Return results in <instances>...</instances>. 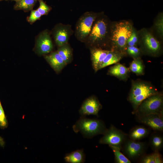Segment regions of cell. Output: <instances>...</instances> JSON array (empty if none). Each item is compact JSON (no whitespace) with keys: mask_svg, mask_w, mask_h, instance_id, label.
<instances>
[{"mask_svg":"<svg viewBox=\"0 0 163 163\" xmlns=\"http://www.w3.org/2000/svg\"><path fill=\"white\" fill-rule=\"evenodd\" d=\"M133 27L128 21H123L110 26L109 42L110 50L119 52L125 55L127 47V40L132 33Z\"/></svg>","mask_w":163,"mask_h":163,"instance_id":"cell-1","label":"cell"},{"mask_svg":"<svg viewBox=\"0 0 163 163\" xmlns=\"http://www.w3.org/2000/svg\"><path fill=\"white\" fill-rule=\"evenodd\" d=\"M110 26L106 18L99 15L94 21L85 42L92 47L101 48L109 42Z\"/></svg>","mask_w":163,"mask_h":163,"instance_id":"cell-2","label":"cell"},{"mask_svg":"<svg viewBox=\"0 0 163 163\" xmlns=\"http://www.w3.org/2000/svg\"><path fill=\"white\" fill-rule=\"evenodd\" d=\"M160 92L150 82L140 79L132 80L127 100L132 106L133 113L143 100Z\"/></svg>","mask_w":163,"mask_h":163,"instance_id":"cell-3","label":"cell"},{"mask_svg":"<svg viewBox=\"0 0 163 163\" xmlns=\"http://www.w3.org/2000/svg\"><path fill=\"white\" fill-rule=\"evenodd\" d=\"M75 133L80 132L85 137L91 138L99 134H104L107 129L100 120L87 118L82 116L72 126Z\"/></svg>","mask_w":163,"mask_h":163,"instance_id":"cell-4","label":"cell"},{"mask_svg":"<svg viewBox=\"0 0 163 163\" xmlns=\"http://www.w3.org/2000/svg\"><path fill=\"white\" fill-rule=\"evenodd\" d=\"M137 116L151 114L163 116V94L162 92L143 100L133 113Z\"/></svg>","mask_w":163,"mask_h":163,"instance_id":"cell-5","label":"cell"},{"mask_svg":"<svg viewBox=\"0 0 163 163\" xmlns=\"http://www.w3.org/2000/svg\"><path fill=\"white\" fill-rule=\"evenodd\" d=\"M99 14L93 11H87L80 17L76 23L75 30V36L78 40L85 42L94 21Z\"/></svg>","mask_w":163,"mask_h":163,"instance_id":"cell-6","label":"cell"},{"mask_svg":"<svg viewBox=\"0 0 163 163\" xmlns=\"http://www.w3.org/2000/svg\"><path fill=\"white\" fill-rule=\"evenodd\" d=\"M141 33L140 49L142 53L154 57L159 56L161 52L159 42L147 30H143Z\"/></svg>","mask_w":163,"mask_h":163,"instance_id":"cell-7","label":"cell"},{"mask_svg":"<svg viewBox=\"0 0 163 163\" xmlns=\"http://www.w3.org/2000/svg\"><path fill=\"white\" fill-rule=\"evenodd\" d=\"M103 135L99 140L100 143L108 144L109 146H115L121 149L126 140V134L112 125L109 129H107Z\"/></svg>","mask_w":163,"mask_h":163,"instance_id":"cell-8","label":"cell"},{"mask_svg":"<svg viewBox=\"0 0 163 163\" xmlns=\"http://www.w3.org/2000/svg\"><path fill=\"white\" fill-rule=\"evenodd\" d=\"M123 147V151L126 155L131 159H135L144 153L146 148L145 143L130 139L126 140Z\"/></svg>","mask_w":163,"mask_h":163,"instance_id":"cell-9","label":"cell"},{"mask_svg":"<svg viewBox=\"0 0 163 163\" xmlns=\"http://www.w3.org/2000/svg\"><path fill=\"white\" fill-rule=\"evenodd\" d=\"M102 106L97 98L94 96L86 99L82 103L79 113L82 116L93 115L98 116V113Z\"/></svg>","mask_w":163,"mask_h":163,"instance_id":"cell-10","label":"cell"},{"mask_svg":"<svg viewBox=\"0 0 163 163\" xmlns=\"http://www.w3.org/2000/svg\"><path fill=\"white\" fill-rule=\"evenodd\" d=\"M73 33L71 25L60 24L55 28L53 35L55 42L59 47L68 43L70 36Z\"/></svg>","mask_w":163,"mask_h":163,"instance_id":"cell-11","label":"cell"},{"mask_svg":"<svg viewBox=\"0 0 163 163\" xmlns=\"http://www.w3.org/2000/svg\"><path fill=\"white\" fill-rule=\"evenodd\" d=\"M138 122L143 124L154 131L163 130V116L151 114L137 116Z\"/></svg>","mask_w":163,"mask_h":163,"instance_id":"cell-12","label":"cell"},{"mask_svg":"<svg viewBox=\"0 0 163 163\" xmlns=\"http://www.w3.org/2000/svg\"><path fill=\"white\" fill-rule=\"evenodd\" d=\"M37 48L40 54H46L50 52L53 49V44L50 34L46 31L42 33L37 41Z\"/></svg>","mask_w":163,"mask_h":163,"instance_id":"cell-13","label":"cell"},{"mask_svg":"<svg viewBox=\"0 0 163 163\" xmlns=\"http://www.w3.org/2000/svg\"><path fill=\"white\" fill-rule=\"evenodd\" d=\"M109 50L101 48L92 47L90 49L92 65L95 72L99 70L102 62L107 54Z\"/></svg>","mask_w":163,"mask_h":163,"instance_id":"cell-14","label":"cell"},{"mask_svg":"<svg viewBox=\"0 0 163 163\" xmlns=\"http://www.w3.org/2000/svg\"><path fill=\"white\" fill-rule=\"evenodd\" d=\"M130 72L128 68L118 62L109 69L107 74L126 81L129 77Z\"/></svg>","mask_w":163,"mask_h":163,"instance_id":"cell-15","label":"cell"},{"mask_svg":"<svg viewBox=\"0 0 163 163\" xmlns=\"http://www.w3.org/2000/svg\"><path fill=\"white\" fill-rule=\"evenodd\" d=\"M44 57L54 70L60 72L66 65L57 52H53Z\"/></svg>","mask_w":163,"mask_h":163,"instance_id":"cell-16","label":"cell"},{"mask_svg":"<svg viewBox=\"0 0 163 163\" xmlns=\"http://www.w3.org/2000/svg\"><path fill=\"white\" fill-rule=\"evenodd\" d=\"M125 56L124 54L119 52L109 50L100 67L99 70L108 66L118 63Z\"/></svg>","mask_w":163,"mask_h":163,"instance_id":"cell-17","label":"cell"},{"mask_svg":"<svg viewBox=\"0 0 163 163\" xmlns=\"http://www.w3.org/2000/svg\"><path fill=\"white\" fill-rule=\"evenodd\" d=\"M64 159L67 163H84L85 160V155L83 150H77L66 154Z\"/></svg>","mask_w":163,"mask_h":163,"instance_id":"cell-18","label":"cell"},{"mask_svg":"<svg viewBox=\"0 0 163 163\" xmlns=\"http://www.w3.org/2000/svg\"><path fill=\"white\" fill-rule=\"evenodd\" d=\"M149 130L142 126H136L130 131L129 136L130 139L139 140L146 137L149 133Z\"/></svg>","mask_w":163,"mask_h":163,"instance_id":"cell-19","label":"cell"},{"mask_svg":"<svg viewBox=\"0 0 163 163\" xmlns=\"http://www.w3.org/2000/svg\"><path fill=\"white\" fill-rule=\"evenodd\" d=\"M128 68L130 72L137 75H141L144 74L145 65L141 58L133 59Z\"/></svg>","mask_w":163,"mask_h":163,"instance_id":"cell-20","label":"cell"},{"mask_svg":"<svg viewBox=\"0 0 163 163\" xmlns=\"http://www.w3.org/2000/svg\"><path fill=\"white\" fill-rule=\"evenodd\" d=\"M58 47L57 51L67 65L72 60V49L68 43Z\"/></svg>","mask_w":163,"mask_h":163,"instance_id":"cell-21","label":"cell"},{"mask_svg":"<svg viewBox=\"0 0 163 163\" xmlns=\"http://www.w3.org/2000/svg\"><path fill=\"white\" fill-rule=\"evenodd\" d=\"M36 1L34 0H18L14 6L15 10H23L25 11H31Z\"/></svg>","mask_w":163,"mask_h":163,"instance_id":"cell-22","label":"cell"},{"mask_svg":"<svg viewBox=\"0 0 163 163\" xmlns=\"http://www.w3.org/2000/svg\"><path fill=\"white\" fill-rule=\"evenodd\" d=\"M150 143L154 152H159L163 147V137L158 134H152L150 139Z\"/></svg>","mask_w":163,"mask_h":163,"instance_id":"cell-23","label":"cell"},{"mask_svg":"<svg viewBox=\"0 0 163 163\" xmlns=\"http://www.w3.org/2000/svg\"><path fill=\"white\" fill-rule=\"evenodd\" d=\"M140 162L142 163H162L163 158L159 152L155 151L150 154L145 155L141 159Z\"/></svg>","mask_w":163,"mask_h":163,"instance_id":"cell-24","label":"cell"},{"mask_svg":"<svg viewBox=\"0 0 163 163\" xmlns=\"http://www.w3.org/2000/svg\"><path fill=\"white\" fill-rule=\"evenodd\" d=\"M112 149L115 156L116 162L117 163H131L130 161L120 152L121 149L113 146H109Z\"/></svg>","mask_w":163,"mask_h":163,"instance_id":"cell-25","label":"cell"},{"mask_svg":"<svg viewBox=\"0 0 163 163\" xmlns=\"http://www.w3.org/2000/svg\"><path fill=\"white\" fill-rule=\"evenodd\" d=\"M126 52V55L129 56L133 59L141 58L142 53L140 49L136 46H127Z\"/></svg>","mask_w":163,"mask_h":163,"instance_id":"cell-26","label":"cell"},{"mask_svg":"<svg viewBox=\"0 0 163 163\" xmlns=\"http://www.w3.org/2000/svg\"><path fill=\"white\" fill-rule=\"evenodd\" d=\"M154 27L158 34L160 37L162 38L163 35V16L161 13L158 15L154 23Z\"/></svg>","mask_w":163,"mask_h":163,"instance_id":"cell-27","label":"cell"},{"mask_svg":"<svg viewBox=\"0 0 163 163\" xmlns=\"http://www.w3.org/2000/svg\"><path fill=\"white\" fill-rule=\"evenodd\" d=\"M139 37L138 33L133 28L132 33L127 40V46H136L139 42Z\"/></svg>","mask_w":163,"mask_h":163,"instance_id":"cell-28","label":"cell"},{"mask_svg":"<svg viewBox=\"0 0 163 163\" xmlns=\"http://www.w3.org/2000/svg\"><path fill=\"white\" fill-rule=\"evenodd\" d=\"M39 6L37 9L42 15H47L51 8L43 0L39 1Z\"/></svg>","mask_w":163,"mask_h":163,"instance_id":"cell-29","label":"cell"},{"mask_svg":"<svg viewBox=\"0 0 163 163\" xmlns=\"http://www.w3.org/2000/svg\"><path fill=\"white\" fill-rule=\"evenodd\" d=\"M30 16L27 18V21L30 24H33L39 19L42 15L37 9L32 10Z\"/></svg>","mask_w":163,"mask_h":163,"instance_id":"cell-30","label":"cell"},{"mask_svg":"<svg viewBox=\"0 0 163 163\" xmlns=\"http://www.w3.org/2000/svg\"><path fill=\"white\" fill-rule=\"evenodd\" d=\"M7 121L5 113L1 105H0V126L2 128L6 127Z\"/></svg>","mask_w":163,"mask_h":163,"instance_id":"cell-31","label":"cell"},{"mask_svg":"<svg viewBox=\"0 0 163 163\" xmlns=\"http://www.w3.org/2000/svg\"><path fill=\"white\" fill-rule=\"evenodd\" d=\"M13 0V1H18V0Z\"/></svg>","mask_w":163,"mask_h":163,"instance_id":"cell-32","label":"cell"},{"mask_svg":"<svg viewBox=\"0 0 163 163\" xmlns=\"http://www.w3.org/2000/svg\"><path fill=\"white\" fill-rule=\"evenodd\" d=\"M34 0V1H40V0Z\"/></svg>","mask_w":163,"mask_h":163,"instance_id":"cell-33","label":"cell"},{"mask_svg":"<svg viewBox=\"0 0 163 163\" xmlns=\"http://www.w3.org/2000/svg\"><path fill=\"white\" fill-rule=\"evenodd\" d=\"M1 105V103H0V105Z\"/></svg>","mask_w":163,"mask_h":163,"instance_id":"cell-34","label":"cell"},{"mask_svg":"<svg viewBox=\"0 0 163 163\" xmlns=\"http://www.w3.org/2000/svg\"><path fill=\"white\" fill-rule=\"evenodd\" d=\"M2 0H0V1H2Z\"/></svg>","mask_w":163,"mask_h":163,"instance_id":"cell-35","label":"cell"}]
</instances>
